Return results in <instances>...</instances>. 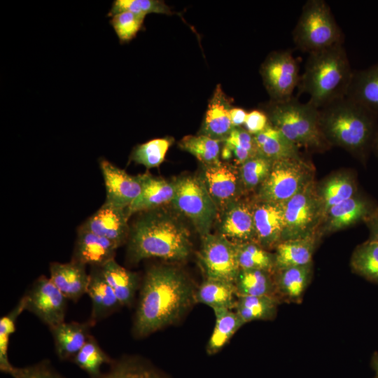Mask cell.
<instances>
[{
  "label": "cell",
  "instance_id": "6da1fadb",
  "mask_svg": "<svg viewBox=\"0 0 378 378\" xmlns=\"http://www.w3.org/2000/svg\"><path fill=\"white\" fill-rule=\"evenodd\" d=\"M195 291L192 281L177 267H149L141 284L134 335L144 337L177 321L195 302Z\"/></svg>",
  "mask_w": 378,
  "mask_h": 378
},
{
  "label": "cell",
  "instance_id": "7a4b0ae2",
  "mask_svg": "<svg viewBox=\"0 0 378 378\" xmlns=\"http://www.w3.org/2000/svg\"><path fill=\"white\" fill-rule=\"evenodd\" d=\"M127 245L132 264L150 258L183 261L192 251L189 229L164 206L139 213L130 226Z\"/></svg>",
  "mask_w": 378,
  "mask_h": 378
},
{
  "label": "cell",
  "instance_id": "3957f363",
  "mask_svg": "<svg viewBox=\"0 0 378 378\" xmlns=\"http://www.w3.org/2000/svg\"><path fill=\"white\" fill-rule=\"evenodd\" d=\"M377 117L347 97L318 108L321 132L329 146L342 148L362 162L372 150Z\"/></svg>",
  "mask_w": 378,
  "mask_h": 378
},
{
  "label": "cell",
  "instance_id": "277c9868",
  "mask_svg": "<svg viewBox=\"0 0 378 378\" xmlns=\"http://www.w3.org/2000/svg\"><path fill=\"white\" fill-rule=\"evenodd\" d=\"M354 71L342 43L311 52L298 84L299 94L320 108L346 96Z\"/></svg>",
  "mask_w": 378,
  "mask_h": 378
},
{
  "label": "cell",
  "instance_id": "5b68a950",
  "mask_svg": "<svg viewBox=\"0 0 378 378\" xmlns=\"http://www.w3.org/2000/svg\"><path fill=\"white\" fill-rule=\"evenodd\" d=\"M270 124L298 148L322 152L330 148L318 122V108L298 98L282 102L271 101L266 107Z\"/></svg>",
  "mask_w": 378,
  "mask_h": 378
},
{
  "label": "cell",
  "instance_id": "8992f818",
  "mask_svg": "<svg viewBox=\"0 0 378 378\" xmlns=\"http://www.w3.org/2000/svg\"><path fill=\"white\" fill-rule=\"evenodd\" d=\"M293 38L298 48L309 54L342 43L343 35L328 4L309 0L302 7Z\"/></svg>",
  "mask_w": 378,
  "mask_h": 378
},
{
  "label": "cell",
  "instance_id": "52a82bcc",
  "mask_svg": "<svg viewBox=\"0 0 378 378\" xmlns=\"http://www.w3.org/2000/svg\"><path fill=\"white\" fill-rule=\"evenodd\" d=\"M174 182V209L192 223L201 237L210 233L218 210L201 178L188 175Z\"/></svg>",
  "mask_w": 378,
  "mask_h": 378
},
{
  "label": "cell",
  "instance_id": "ba28073f",
  "mask_svg": "<svg viewBox=\"0 0 378 378\" xmlns=\"http://www.w3.org/2000/svg\"><path fill=\"white\" fill-rule=\"evenodd\" d=\"M313 167L303 158L273 161L271 170L258 189V201L284 204L314 179Z\"/></svg>",
  "mask_w": 378,
  "mask_h": 378
},
{
  "label": "cell",
  "instance_id": "9c48e42d",
  "mask_svg": "<svg viewBox=\"0 0 378 378\" xmlns=\"http://www.w3.org/2000/svg\"><path fill=\"white\" fill-rule=\"evenodd\" d=\"M283 207L285 230L282 241L315 234L314 228L323 218V212L314 179L283 204Z\"/></svg>",
  "mask_w": 378,
  "mask_h": 378
},
{
  "label": "cell",
  "instance_id": "30bf717a",
  "mask_svg": "<svg viewBox=\"0 0 378 378\" xmlns=\"http://www.w3.org/2000/svg\"><path fill=\"white\" fill-rule=\"evenodd\" d=\"M197 258L206 278L234 283L240 269L234 242L209 233L202 237Z\"/></svg>",
  "mask_w": 378,
  "mask_h": 378
},
{
  "label": "cell",
  "instance_id": "8fae6325",
  "mask_svg": "<svg viewBox=\"0 0 378 378\" xmlns=\"http://www.w3.org/2000/svg\"><path fill=\"white\" fill-rule=\"evenodd\" d=\"M260 71L271 101L282 102L293 97L300 75L299 63L291 51L271 53L262 64Z\"/></svg>",
  "mask_w": 378,
  "mask_h": 378
},
{
  "label": "cell",
  "instance_id": "7c38bea8",
  "mask_svg": "<svg viewBox=\"0 0 378 378\" xmlns=\"http://www.w3.org/2000/svg\"><path fill=\"white\" fill-rule=\"evenodd\" d=\"M25 310L36 316L49 329L65 321L69 300L50 278L38 276L23 295Z\"/></svg>",
  "mask_w": 378,
  "mask_h": 378
},
{
  "label": "cell",
  "instance_id": "4fadbf2b",
  "mask_svg": "<svg viewBox=\"0 0 378 378\" xmlns=\"http://www.w3.org/2000/svg\"><path fill=\"white\" fill-rule=\"evenodd\" d=\"M215 202L218 211H224L230 204L238 201L244 191L239 167L220 162L211 165H202L199 176Z\"/></svg>",
  "mask_w": 378,
  "mask_h": 378
},
{
  "label": "cell",
  "instance_id": "5bb4252c",
  "mask_svg": "<svg viewBox=\"0 0 378 378\" xmlns=\"http://www.w3.org/2000/svg\"><path fill=\"white\" fill-rule=\"evenodd\" d=\"M99 163L106 188L104 202L127 209L141 194L139 175H130L104 158L99 159Z\"/></svg>",
  "mask_w": 378,
  "mask_h": 378
},
{
  "label": "cell",
  "instance_id": "9a60e30c",
  "mask_svg": "<svg viewBox=\"0 0 378 378\" xmlns=\"http://www.w3.org/2000/svg\"><path fill=\"white\" fill-rule=\"evenodd\" d=\"M255 242L267 250L282 241L285 230L283 204L258 201L253 204Z\"/></svg>",
  "mask_w": 378,
  "mask_h": 378
},
{
  "label": "cell",
  "instance_id": "2e32d148",
  "mask_svg": "<svg viewBox=\"0 0 378 378\" xmlns=\"http://www.w3.org/2000/svg\"><path fill=\"white\" fill-rule=\"evenodd\" d=\"M125 209L104 203L102 206L81 225L90 231L105 237L118 247L127 243L130 225Z\"/></svg>",
  "mask_w": 378,
  "mask_h": 378
},
{
  "label": "cell",
  "instance_id": "e0dca14e",
  "mask_svg": "<svg viewBox=\"0 0 378 378\" xmlns=\"http://www.w3.org/2000/svg\"><path fill=\"white\" fill-rule=\"evenodd\" d=\"M118 246L111 240L101 237L80 225L73 251L72 261L90 267H102L115 259Z\"/></svg>",
  "mask_w": 378,
  "mask_h": 378
},
{
  "label": "cell",
  "instance_id": "ac0fdd59",
  "mask_svg": "<svg viewBox=\"0 0 378 378\" xmlns=\"http://www.w3.org/2000/svg\"><path fill=\"white\" fill-rule=\"evenodd\" d=\"M377 207L368 197L357 193L325 213L324 230L327 233L334 232L364 221Z\"/></svg>",
  "mask_w": 378,
  "mask_h": 378
},
{
  "label": "cell",
  "instance_id": "d6986e66",
  "mask_svg": "<svg viewBox=\"0 0 378 378\" xmlns=\"http://www.w3.org/2000/svg\"><path fill=\"white\" fill-rule=\"evenodd\" d=\"M219 231L234 243L255 241L253 204L239 200L230 204L223 212Z\"/></svg>",
  "mask_w": 378,
  "mask_h": 378
},
{
  "label": "cell",
  "instance_id": "ffe728a7",
  "mask_svg": "<svg viewBox=\"0 0 378 378\" xmlns=\"http://www.w3.org/2000/svg\"><path fill=\"white\" fill-rule=\"evenodd\" d=\"M141 192L139 196L129 206L126 211L129 218L139 214L172 203L175 195V182L148 173L139 174Z\"/></svg>",
  "mask_w": 378,
  "mask_h": 378
},
{
  "label": "cell",
  "instance_id": "44dd1931",
  "mask_svg": "<svg viewBox=\"0 0 378 378\" xmlns=\"http://www.w3.org/2000/svg\"><path fill=\"white\" fill-rule=\"evenodd\" d=\"M49 272L50 279L68 300L76 302L87 293L89 273L85 265L72 260L52 262Z\"/></svg>",
  "mask_w": 378,
  "mask_h": 378
},
{
  "label": "cell",
  "instance_id": "7402d4cb",
  "mask_svg": "<svg viewBox=\"0 0 378 378\" xmlns=\"http://www.w3.org/2000/svg\"><path fill=\"white\" fill-rule=\"evenodd\" d=\"M86 294L91 301V312L88 321L92 326L122 307L112 288L105 279L102 267H90Z\"/></svg>",
  "mask_w": 378,
  "mask_h": 378
},
{
  "label": "cell",
  "instance_id": "603a6c76",
  "mask_svg": "<svg viewBox=\"0 0 378 378\" xmlns=\"http://www.w3.org/2000/svg\"><path fill=\"white\" fill-rule=\"evenodd\" d=\"M92 326L89 321H64L50 328L57 358L71 361L91 335Z\"/></svg>",
  "mask_w": 378,
  "mask_h": 378
},
{
  "label": "cell",
  "instance_id": "cb8c5ba5",
  "mask_svg": "<svg viewBox=\"0 0 378 378\" xmlns=\"http://www.w3.org/2000/svg\"><path fill=\"white\" fill-rule=\"evenodd\" d=\"M313 276V263L285 268L274 273L276 296L281 302H302Z\"/></svg>",
  "mask_w": 378,
  "mask_h": 378
},
{
  "label": "cell",
  "instance_id": "d4e9b609",
  "mask_svg": "<svg viewBox=\"0 0 378 378\" xmlns=\"http://www.w3.org/2000/svg\"><path fill=\"white\" fill-rule=\"evenodd\" d=\"M230 102L220 85L215 89L209 103L200 134L223 141L233 129Z\"/></svg>",
  "mask_w": 378,
  "mask_h": 378
},
{
  "label": "cell",
  "instance_id": "484cf974",
  "mask_svg": "<svg viewBox=\"0 0 378 378\" xmlns=\"http://www.w3.org/2000/svg\"><path fill=\"white\" fill-rule=\"evenodd\" d=\"M317 240L318 237L314 234L281 241L274 248L276 271L313 263L312 258Z\"/></svg>",
  "mask_w": 378,
  "mask_h": 378
},
{
  "label": "cell",
  "instance_id": "4316f807",
  "mask_svg": "<svg viewBox=\"0 0 378 378\" xmlns=\"http://www.w3.org/2000/svg\"><path fill=\"white\" fill-rule=\"evenodd\" d=\"M323 217L332 206L357 194V186L351 172H340L330 175L316 186Z\"/></svg>",
  "mask_w": 378,
  "mask_h": 378
},
{
  "label": "cell",
  "instance_id": "83f0119b",
  "mask_svg": "<svg viewBox=\"0 0 378 378\" xmlns=\"http://www.w3.org/2000/svg\"><path fill=\"white\" fill-rule=\"evenodd\" d=\"M346 97L378 115V63L354 71Z\"/></svg>",
  "mask_w": 378,
  "mask_h": 378
},
{
  "label": "cell",
  "instance_id": "f1b7e54d",
  "mask_svg": "<svg viewBox=\"0 0 378 378\" xmlns=\"http://www.w3.org/2000/svg\"><path fill=\"white\" fill-rule=\"evenodd\" d=\"M102 271L121 306H130L140 285L139 274L121 266L115 259L104 265Z\"/></svg>",
  "mask_w": 378,
  "mask_h": 378
},
{
  "label": "cell",
  "instance_id": "f546056e",
  "mask_svg": "<svg viewBox=\"0 0 378 378\" xmlns=\"http://www.w3.org/2000/svg\"><path fill=\"white\" fill-rule=\"evenodd\" d=\"M259 155L275 161L287 158H302L299 148L290 141L270 122L266 128L253 136Z\"/></svg>",
  "mask_w": 378,
  "mask_h": 378
},
{
  "label": "cell",
  "instance_id": "4dcf8cb0",
  "mask_svg": "<svg viewBox=\"0 0 378 378\" xmlns=\"http://www.w3.org/2000/svg\"><path fill=\"white\" fill-rule=\"evenodd\" d=\"M237 295L234 283L223 280L207 279L196 289L195 300L213 310L217 309H233Z\"/></svg>",
  "mask_w": 378,
  "mask_h": 378
},
{
  "label": "cell",
  "instance_id": "1f68e13d",
  "mask_svg": "<svg viewBox=\"0 0 378 378\" xmlns=\"http://www.w3.org/2000/svg\"><path fill=\"white\" fill-rule=\"evenodd\" d=\"M92 378H169L148 360L138 356L113 360L108 370Z\"/></svg>",
  "mask_w": 378,
  "mask_h": 378
},
{
  "label": "cell",
  "instance_id": "d6a6232c",
  "mask_svg": "<svg viewBox=\"0 0 378 378\" xmlns=\"http://www.w3.org/2000/svg\"><path fill=\"white\" fill-rule=\"evenodd\" d=\"M234 285L237 297H277L274 274L264 270H240Z\"/></svg>",
  "mask_w": 378,
  "mask_h": 378
},
{
  "label": "cell",
  "instance_id": "836d02e7",
  "mask_svg": "<svg viewBox=\"0 0 378 378\" xmlns=\"http://www.w3.org/2000/svg\"><path fill=\"white\" fill-rule=\"evenodd\" d=\"M280 300L275 296H240L234 307L244 324L253 321L274 319Z\"/></svg>",
  "mask_w": 378,
  "mask_h": 378
},
{
  "label": "cell",
  "instance_id": "e575fe53",
  "mask_svg": "<svg viewBox=\"0 0 378 378\" xmlns=\"http://www.w3.org/2000/svg\"><path fill=\"white\" fill-rule=\"evenodd\" d=\"M214 312L216 318L215 326L206 347L209 355L219 352L235 332L244 325L235 311L217 309H214Z\"/></svg>",
  "mask_w": 378,
  "mask_h": 378
},
{
  "label": "cell",
  "instance_id": "d590c367",
  "mask_svg": "<svg viewBox=\"0 0 378 378\" xmlns=\"http://www.w3.org/2000/svg\"><path fill=\"white\" fill-rule=\"evenodd\" d=\"M222 143L221 158L233 160L237 167L258 155L253 136L242 127L233 128Z\"/></svg>",
  "mask_w": 378,
  "mask_h": 378
},
{
  "label": "cell",
  "instance_id": "8d00e7d4",
  "mask_svg": "<svg viewBox=\"0 0 378 378\" xmlns=\"http://www.w3.org/2000/svg\"><path fill=\"white\" fill-rule=\"evenodd\" d=\"M234 244L240 270H260L275 273L274 253L270 252L255 241L234 243Z\"/></svg>",
  "mask_w": 378,
  "mask_h": 378
},
{
  "label": "cell",
  "instance_id": "74e56055",
  "mask_svg": "<svg viewBox=\"0 0 378 378\" xmlns=\"http://www.w3.org/2000/svg\"><path fill=\"white\" fill-rule=\"evenodd\" d=\"M222 141L206 135H188L178 142L179 148L195 157L202 165L220 163Z\"/></svg>",
  "mask_w": 378,
  "mask_h": 378
},
{
  "label": "cell",
  "instance_id": "f35d334b",
  "mask_svg": "<svg viewBox=\"0 0 378 378\" xmlns=\"http://www.w3.org/2000/svg\"><path fill=\"white\" fill-rule=\"evenodd\" d=\"M350 266L354 273L378 284V243L368 239L354 250Z\"/></svg>",
  "mask_w": 378,
  "mask_h": 378
},
{
  "label": "cell",
  "instance_id": "ab89813d",
  "mask_svg": "<svg viewBox=\"0 0 378 378\" xmlns=\"http://www.w3.org/2000/svg\"><path fill=\"white\" fill-rule=\"evenodd\" d=\"M172 143V138L164 137L137 144L130 153V161L141 164L148 169L158 167L164 160Z\"/></svg>",
  "mask_w": 378,
  "mask_h": 378
},
{
  "label": "cell",
  "instance_id": "60d3db41",
  "mask_svg": "<svg viewBox=\"0 0 378 378\" xmlns=\"http://www.w3.org/2000/svg\"><path fill=\"white\" fill-rule=\"evenodd\" d=\"M25 311V300L22 296L15 307L0 318V370L12 376L16 367L8 358V348L11 335L16 330V322L20 314Z\"/></svg>",
  "mask_w": 378,
  "mask_h": 378
},
{
  "label": "cell",
  "instance_id": "b9f144b4",
  "mask_svg": "<svg viewBox=\"0 0 378 378\" xmlns=\"http://www.w3.org/2000/svg\"><path fill=\"white\" fill-rule=\"evenodd\" d=\"M113 360L91 335L71 361L92 378L101 374L103 365H110Z\"/></svg>",
  "mask_w": 378,
  "mask_h": 378
},
{
  "label": "cell",
  "instance_id": "7bdbcfd3",
  "mask_svg": "<svg viewBox=\"0 0 378 378\" xmlns=\"http://www.w3.org/2000/svg\"><path fill=\"white\" fill-rule=\"evenodd\" d=\"M272 163V160L258 155L239 166L244 190L258 189L267 177Z\"/></svg>",
  "mask_w": 378,
  "mask_h": 378
},
{
  "label": "cell",
  "instance_id": "ee69618b",
  "mask_svg": "<svg viewBox=\"0 0 378 378\" xmlns=\"http://www.w3.org/2000/svg\"><path fill=\"white\" fill-rule=\"evenodd\" d=\"M125 11L144 16L149 13L172 14L170 7L161 0H115L106 15L112 17Z\"/></svg>",
  "mask_w": 378,
  "mask_h": 378
},
{
  "label": "cell",
  "instance_id": "f6af8a7d",
  "mask_svg": "<svg viewBox=\"0 0 378 378\" xmlns=\"http://www.w3.org/2000/svg\"><path fill=\"white\" fill-rule=\"evenodd\" d=\"M146 16L125 11L111 17L110 24L115 31L121 44L134 38L142 29Z\"/></svg>",
  "mask_w": 378,
  "mask_h": 378
},
{
  "label": "cell",
  "instance_id": "bcb514c9",
  "mask_svg": "<svg viewBox=\"0 0 378 378\" xmlns=\"http://www.w3.org/2000/svg\"><path fill=\"white\" fill-rule=\"evenodd\" d=\"M13 378H65L47 360L23 368H16Z\"/></svg>",
  "mask_w": 378,
  "mask_h": 378
},
{
  "label": "cell",
  "instance_id": "7dc6e473",
  "mask_svg": "<svg viewBox=\"0 0 378 378\" xmlns=\"http://www.w3.org/2000/svg\"><path fill=\"white\" fill-rule=\"evenodd\" d=\"M269 123V118L265 111L253 110L248 113L244 128L254 136L263 131Z\"/></svg>",
  "mask_w": 378,
  "mask_h": 378
},
{
  "label": "cell",
  "instance_id": "c3c4849f",
  "mask_svg": "<svg viewBox=\"0 0 378 378\" xmlns=\"http://www.w3.org/2000/svg\"><path fill=\"white\" fill-rule=\"evenodd\" d=\"M370 232L369 240L378 243V206L364 220Z\"/></svg>",
  "mask_w": 378,
  "mask_h": 378
},
{
  "label": "cell",
  "instance_id": "681fc988",
  "mask_svg": "<svg viewBox=\"0 0 378 378\" xmlns=\"http://www.w3.org/2000/svg\"><path fill=\"white\" fill-rule=\"evenodd\" d=\"M247 114L248 113L241 108H231L230 116L233 128L244 126Z\"/></svg>",
  "mask_w": 378,
  "mask_h": 378
},
{
  "label": "cell",
  "instance_id": "f907efd6",
  "mask_svg": "<svg viewBox=\"0 0 378 378\" xmlns=\"http://www.w3.org/2000/svg\"><path fill=\"white\" fill-rule=\"evenodd\" d=\"M371 365L375 372L374 378H378V352H374L371 360Z\"/></svg>",
  "mask_w": 378,
  "mask_h": 378
},
{
  "label": "cell",
  "instance_id": "816d5d0a",
  "mask_svg": "<svg viewBox=\"0 0 378 378\" xmlns=\"http://www.w3.org/2000/svg\"><path fill=\"white\" fill-rule=\"evenodd\" d=\"M372 151L374 153L376 156L378 158V129L376 132V135L374 137L373 146H372Z\"/></svg>",
  "mask_w": 378,
  "mask_h": 378
}]
</instances>
